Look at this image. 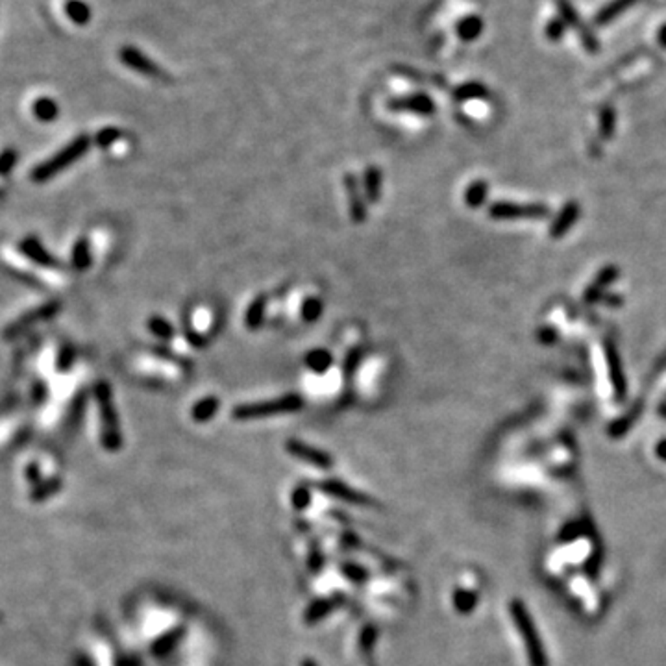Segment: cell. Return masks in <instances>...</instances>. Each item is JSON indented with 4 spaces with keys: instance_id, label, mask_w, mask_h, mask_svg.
Wrapping results in <instances>:
<instances>
[{
    "instance_id": "obj_1",
    "label": "cell",
    "mask_w": 666,
    "mask_h": 666,
    "mask_svg": "<svg viewBox=\"0 0 666 666\" xmlns=\"http://www.w3.org/2000/svg\"><path fill=\"white\" fill-rule=\"evenodd\" d=\"M304 407V398L300 394H285L269 402H256V404H241L234 407L232 417L235 420H256L274 417L282 413H294Z\"/></svg>"
},
{
    "instance_id": "obj_2",
    "label": "cell",
    "mask_w": 666,
    "mask_h": 666,
    "mask_svg": "<svg viewBox=\"0 0 666 666\" xmlns=\"http://www.w3.org/2000/svg\"><path fill=\"white\" fill-rule=\"evenodd\" d=\"M87 150H89V137H87V135H80V137H76L72 143H69L61 152H58L56 156H52L49 161H45L43 165L34 169L32 178L36 182H46L50 180V178H54L58 172L65 171L71 163L80 159Z\"/></svg>"
},
{
    "instance_id": "obj_3",
    "label": "cell",
    "mask_w": 666,
    "mask_h": 666,
    "mask_svg": "<svg viewBox=\"0 0 666 666\" xmlns=\"http://www.w3.org/2000/svg\"><path fill=\"white\" fill-rule=\"evenodd\" d=\"M96 398H99L100 413H102L104 428H106V442L111 448L121 446V435L117 429V417H115V409L111 404V391H109L108 383H99L96 385Z\"/></svg>"
},
{
    "instance_id": "obj_4",
    "label": "cell",
    "mask_w": 666,
    "mask_h": 666,
    "mask_svg": "<svg viewBox=\"0 0 666 666\" xmlns=\"http://www.w3.org/2000/svg\"><path fill=\"white\" fill-rule=\"evenodd\" d=\"M342 184H344V189H347V197H348V206H350V219L356 224H363L367 221V206H365V199H363V193H361V185L359 180H357L356 174H352V172H347L344 178H342Z\"/></svg>"
},
{
    "instance_id": "obj_5",
    "label": "cell",
    "mask_w": 666,
    "mask_h": 666,
    "mask_svg": "<svg viewBox=\"0 0 666 666\" xmlns=\"http://www.w3.org/2000/svg\"><path fill=\"white\" fill-rule=\"evenodd\" d=\"M287 452L298 459L306 461V463L313 464V467L319 468H332L333 467V459L332 455L326 454V452L319 450V448H313V446L306 444V442L297 441V439H289L287 444H285Z\"/></svg>"
},
{
    "instance_id": "obj_6",
    "label": "cell",
    "mask_w": 666,
    "mask_h": 666,
    "mask_svg": "<svg viewBox=\"0 0 666 666\" xmlns=\"http://www.w3.org/2000/svg\"><path fill=\"white\" fill-rule=\"evenodd\" d=\"M320 491L326 492V494L333 496V498H339L342 502H347V504L352 505H363V507H370L374 505L372 498H369L363 492H357L356 489H350L348 485H344L342 482H337V479H326V482L320 483Z\"/></svg>"
},
{
    "instance_id": "obj_7",
    "label": "cell",
    "mask_w": 666,
    "mask_h": 666,
    "mask_svg": "<svg viewBox=\"0 0 666 666\" xmlns=\"http://www.w3.org/2000/svg\"><path fill=\"white\" fill-rule=\"evenodd\" d=\"M121 61L126 67L134 69V71L141 72L143 76L149 78H161L163 72L158 65L154 64L152 59L146 58V56L141 52V50L134 49V46H124L121 49Z\"/></svg>"
},
{
    "instance_id": "obj_8",
    "label": "cell",
    "mask_w": 666,
    "mask_h": 666,
    "mask_svg": "<svg viewBox=\"0 0 666 666\" xmlns=\"http://www.w3.org/2000/svg\"><path fill=\"white\" fill-rule=\"evenodd\" d=\"M389 108L394 111H413L419 115H432L435 111V104L426 95H411L405 99H394L389 102Z\"/></svg>"
},
{
    "instance_id": "obj_9",
    "label": "cell",
    "mask_w": 666,
    "mask_h": 666,
    "mask_svg": "<svg viewBox=\"0 0 666 666\" xmlns=\"http://www.w3.org/2000/svg\"><path fill=\"white\" fill-rule=\"evenodd\" d=\"M382 171L376 165H369L363 174V187L365 197L370 204H376L382 197Z\"/></svg>"
},
{
    "instance_id": "obj_10",
    "label": "cell",
    "mask_w": 666,
    "mask_h": 666,
    "mask_svg": "<svg viewBox=\"0 0 666 666\" xmlns=\"http://www.w3.org/2000/svg\"><path fill=\"white\" fill-rule=\"evenodd\" d=\"M342 600H344L342 596H335V598L319 600V602L311 603L309 607H307L306 615H304V620H306L307 626L315 624V622H319L320 618H324L326 615H329L333 609L337 607V603L342 602Z\"/></svg>"
},
{
    "instance_id": "obj_11",
    "label": "cell",
    "mask_w": 666,
    "mask_h": 666,
    "mask_svg": "<svg viewBox=\"0 0 666 666\" xmlns=\"http://www.w3.org/2000/svg\"><path fill=\"white\" fill-rule=\"evenodd\" d=\"M265 311L267 297L265 294H259V297L250 302V306H248L247 309V315H244V324H247V328L252 329V332L262 328L263 320H265Z\"/></svg>"
},
{
    "instance_id": "obj_12",
    "label": "cell",
    "mask_w": 666,
    "mask_h": 666,
    "mask_svg": "<svg viewBox=\"0 0 666 666\" xmlns=\"http://www.w3.org/2000/svg\"><path fill=\"white\" fill-rule=\"evenodd\" d=\"M332 365H333L332 352L324 350V348H315V350L307 352L306 367L309 370H313L315 374H326Z\"/></svg>"
},
{
    "instance_id": "obj_13",
    "label": "cell",
    "mask_w": 666,
    "mask_h": 666,
    "mask_svg": "<svg viewBox=\"0 0 666 666\" xmlns=\"http://www.w3.org/2000/svg\"><path fill=\"white\" fill-rule=\"evenodd\" d=\"M219 398L217 397H206L202 400H199L197 404L193 405V409H191V417H193L194 422H207V420H212L215 417V413L219 411Z\"/></svg>"
},
{
    "instance_id": "obj_14",
    "label": "cell",
    "mask_w": 666,
    "mask_h": 666,
    "mask_svg": "<svg viewBox=\"0 0 666 666\" xmlns=\"http://www.w3.org/2000/svg\"><path fill=\"white\" fill-rule=\"evenodd\" d=\"M23 252L26 254V256L30 257L34 263H37V265H45V267L56 265L54 259L46 254V250L41 247V243L37 241V239H32V237L26 239V241L23 243Z\"/></svg>"
},
{
    "instance_id": "obj_15",
    "label": "cell",
    "mask_w": 666,
    "mask_h": 666,
    "mask_svg": "<svg viewBox=\"0 0 666 666\" xmlns=\"http://www.w3.org/2000/svg\"><path fill=\"white\" fill-rule=\"evenodd\" d=\"M65 11H67L72 23L80 24V26H84V24L91 21V8L86 2H81V0H69L67 4H65Z\"/></svg>"
},
{
    "instance_id": "obj_16",
    "label": "cell",
    "mask_w": 666,
    "mask_h": 666,
    "mask_svg": "<svg viewBox=\"0 0 666 666\" xmlns=\"http://www.w3.org/2000/svg\"><path fill=\"white\" fill-rule=\"evenodd\" d=\"M483 30V23L482 19L476 17V15H470V17H464L463 21H459L457 24V36L464 41H472L476 39Z\"/></svg>"
},
{
    "instance_id": "obj_17",
    "label": "cell",
    "mask_w": 666,
    "mask_h": 666,
    "mask_svg": "<svg viewBox=\"0 0 666 666\" xmlns=\"http://www.w3.org/2000/svg\"><path fill=\"white\" fill-rule=\"evenodd\" d=\"M59 108L58 104L54 102L52 99H37L36 104H34V115H36L39 121L50 122L54 121L58 117Z\"/></svg>"
},
{
    "instance_id": "obj_18",
    "label": "cell",
    "mask_w": 666,
    "mask_h": 666,
    "mask_svg": "<svg viewBox=\"0 0 666 666\" xmlns=\"http://www.w3.org/2000/svg\"><path fill=\"white\" fill-rule=\"evenodd\" d=\"M322 311H324L322 300L317 297H309L302 304V319H304V322H317L322 317Z\"/></svg>"
},
{
    "instance_id": "obj_19",
    "label": "cell",
    "mask_w": 666,
    "mask_h": 666,
    "mask_svg": "<svg viewBox=\"0 0 666 666\" xmlns=\"http://www.w3.org/2000/svg\"><path fill=\"white\" fill-rule=\"evenodd\" d=\"M149 329L161 341H171L174 337V328L171 326L169 320H165L163 317H152L149 320Z\"/></svg>"
},
{
    "instance_id": "obj_20",
    "label": "cell",
    "mask_w": 666,
    "mask_h": 666,
    "mask_svg": "<svg viewBox=\"0 0 666 666\" xmlns=\"http://www.w3.org/2000/svg\"><path fill=\"white\" fill-rule=\"evenodd\" d=\"M361 359H363V350H361L359 347L352 348V350L348 352V356L344 357V363H342V374H344V378L350 379L352 376L356 374Z\"/></svg>"
},
{
    "instance_id": "obj_21",
    "label": "cell",
    "mask_w": 666,
    "mask_h": 666,
    "mask_svg": "<svg viewBox=\"0 0 666 666\" xmlns=\"http://www.w3.org/2000/svg\"><path fill=\"white\" fill-rule=\"evenodd\" d=\"M485 191H487L485 182H474V184L470 185V187H468V191H467V204H468V206H472V207L479 206V204L483 202V199H485Z\"/></svg>"
},
{
    "instance_id": "obj_22",
    "label": "cell",
    "mask_w": 666,
    "mask_h": 666,
    "mask_svg": "<svg viewBox=\"0 0 666 666\" xmlns=\"http://www.w3.org/2000/svg\"><path fill=\"white\" fill-rule=\"evenodd\" d=\"M72 262L76 265V269H86L89 265L91 257H89V247H87L86 241H80L74 248V256H72Z\"/></svg>"
},
{
    "instance_id": "obj_23",
    "label": "cell",
    "mask_w": 666,
    "mask_h": 666,
    "mask_svg": "<svg viewBox=\"0 0 666 666\" xmlns=\"http://www.w3.org/2000/svg\"><path fill=\"white\" fill-rule=\"evenodd\" d=\"M311 502V491L307 485H298L293 491V507L302 511L306 509Z\"/></svg>"
},
{
    "instance_id": "obj_24",
    "label": "cell",
    "mask_w": 666,
    "mask_h": 666,
    "mask_svg": "<svg viewBox=\"0 0 666 666\" xmlns=\"http://www.w3.org/2000/svg\"><path fill=\"white\" fill-rule=\"evenodd\" d=\"M454 603L455 609L459 612H467L472 609V605L476 603V596L470 595V592H464V590H457L454 596Z\"/></svg>"
},
{
    "instance_id": "obj_25",
    "label": "cell",
    "mask_w": 666,
    "mask_h": 666,
    "mask_svg": "<svg viewBox=\"0 0 666 666\" xmlns=\"http://www.w3.org/2000/svg\"><path fill=\"white\" fill-rule=\"evenodd\" d=\"M482 95H485V91H483L482 86H477V84H467V86H461L459 89L455 91V99L459 100L477 99V96Z\"/></svg>"
},
{
    "instance_id": "obj_26",
    "label": "cell",
    "mask_w": 666,
    "mask_h": 666,
    "mask_svg": "<svg viewBox=\"0 0 666 666\" xmlns=\"http://www.w3.org/2000/svg\"><path fill=\"white\" fill-rule=\"evenodd\" d=\"M121 130H117V128H106V130H102L96 135V143H99L100 146H109L111 143L121 139Z\"/></svg>"
},
{
    "instance_id": "obj_27",
    "label": "cell",
    "mask_w": 666,
    "mask_h": 666,
    "mask_svg": "<svg viewBox=\"0 0 666 666\" xmlns=\"http://www.w3.org/2000/svg\"><path fill=\"white\" fill-rule=\"evenodd\" d=\"M342 572H344L348 580L354 581V583H365L367 581L365 568L357 567V565H344V567H342Z\"/></svg>"
},
{
    "instance_id": "obj_28",
    "label": "cell",
    "mask_w": 666,
    "mask_h": 666,
    "mask_svg": "<svg viewBox=\"0 0 666 666\" xmlns=\"http://www.w3.org/2000/svg\"><path fill=\"white\" fill-rule=\"evenodd\" d=\"M374 642H376V630H374L372 626H367L365 630H363V633H361V640H359L361 650H363L365 653H369V650H372Z\"/></svg>"
},
{
    "instance_id": "obj_29",
    "label": "cell",
    "mask_w": 666,
    "mask_h": 666,
    "mask_svg": "<svg viewBox=\"0 0 666 666\" xmlns=\"http://www.w3.org/2000/svg\"><path fill=\"white\" fill-rule=\"evenodd\" d=\"M15 159H17V154L11 152V150H9V152H6L4 156L0 158V172H8L9 169L14 166Z\"/></svg>"
},
{
    "instance_id": "obj_30",
    "label": "cell",
    "mask_w": 666,
    "mask_h": 666,
    "mask_svg": "<svg viewBox=\"0 0 666 666\" xmlns=\"http://www.w3.org/2000/svg\"><path fill=\"white\" fill-rule=\"evenodd\" d=\"M185 335H187V341H189L191 344H193V347H197V348H202L204 344H206V341H204V337H202V335H200V333H197V332H194V329H191L189 326H187V328H185Z\"/></svg>"
},
{
    "instance_id": "obj_31",
    "label": "cell",
    "mask_w": 666,
    "mask_h": 666,
    "mask_svg": "<svg viewBox=\"0 0 666 666\" xmlns=\"http://www.w3.org/2000/svg\"><path fill=\"white\" fill-rule=\"evenodd\" d=\"M180 635H182V631H174V633H171V635H169V639L161 640V646H159L158 650H163V653H166V652H169V650L172 648V644H174L176 640L180 639Z\"/></svg>"
},
{
    "instance_id": "obj_32",
    "label": "cell",
    "mask_w": 666,
    "mask_h": 666,
    "mask_svg": "<svg viewBox=\"0 0 666 666\" xmlns=\"http://www.w3.org/2000/svg\"><path fill=\"white\" fill-rule=\"evenodd\" d=\"M304 666H317V665L313 661H309V659H306V661H304Z\"/></svg>"
},
{
    "instance_id": "obj_33",
    "label": "cell",
    "mask_w": 666,
    "mask_h": 666,
    "mask_svg": "<svg viewBox=\"0 0 666 666\" xmlns=\"http://www.w3.org/2000/svg\"><path fill=\"white\" fill-rule=\"evenodd\" d=\"M662 39H665V43H666V28H662Z\"/></svg>"
}]
</instances>
